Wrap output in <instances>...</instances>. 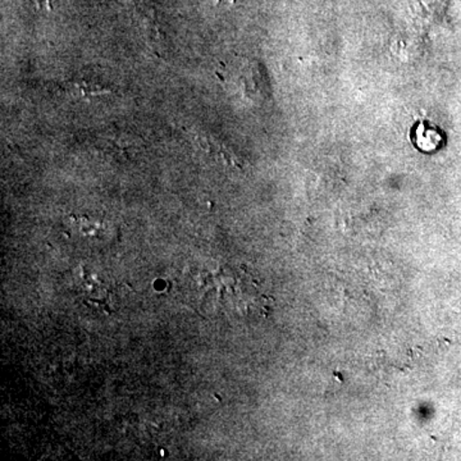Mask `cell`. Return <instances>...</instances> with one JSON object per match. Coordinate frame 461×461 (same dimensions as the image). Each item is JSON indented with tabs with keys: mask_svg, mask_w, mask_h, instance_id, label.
Returning a JSON list of instances; mask_svg holds the SVG:
<instances>
[{
	"mask_svg": "<svg viewBox=\"0 0 461 461\" xmlns=\"http://www.w3.org/2000/svg\"><path fill=\"white\" fill-rule=\"evenodd\" d=\"M62 89L69 95L77 96V98H89V96H98L111 93L108 87L102 86L99 84L87 83V81L66 83L62 85Z\"/></svg>",
	"mask_w": 461,
	"mask_h": 461,
	"instance_id": "6da1fadb",
	"label": "cell"
},
{
	"mask_svg": "<svg viewBox=\"0 0 461 461\" xmlns=\"http://www.w3.org/2000/svg\"><path fill=\"white\" fill-rule=\"evenodd\" d=\"M53 2L54 0H38L39 5H44V7H50Z\"/></svg>",
	"mask_w": 461,
	"mask_h": 461,
	"instance_id": "7a4b0ae2",
	"label": "cell"
}]
</instances>
